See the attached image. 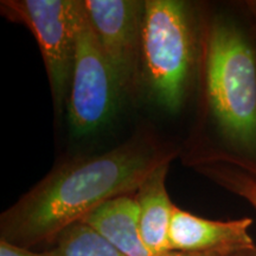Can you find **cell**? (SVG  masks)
Returning a JSON list of instances; mask_svg holds the SVG:
<instances>
[{
	"label": "cell",
	"mask_w": 256,
	"mask_h": 256,
	"mask_svg": "<svg viewBox=\"0 0 256 256\" xmlns=\"http://www.w3.org/2000/svg\"><path fill=\"white\" fill-rule=\"evenodd\" d=\"M124 92L89 22L86 6L76 34V54L66 110L74 136H86L110 122Z\"/></svg>",
	"instance_id": "5b68a950"
},
{
	"label": "cell",
	"mask_w": 256,
	"mask_h": 256,
	"mask_svg": "<svg viewBox=\"0 0 256 256\" xmlns=\"http://www.w3.org/2000/svg\"><path fill=\"white\" fill-rule=\"evenodd\" d=\"M252 8H254V10H255V14H256V4L252 5Z\"/></svg>",
	"instance_id": "5bb4252c"
},
{
	"label": "cell",
	"mask_w": 256,
	"mask_h": 256,
	"mask_svg": "<svg viewBox=\"0 0 256 256\" xmlns=\"http://www.w3.org/2000/svg\"><path fill=\"white\" fill-rule=\"evenodd\" d=\"M0 256H48L46 252H36L31 249L22 248L18 246L0 240Z\"/></svg>",
	"instance_id": "7c38bea8"
},
{
	"label": "cell",
	"mask_w": 256,
	"mask_h": 256,
	"mask_svg": "<svg viewBox=\"0 0 256 256\" xmlns=\"http://www.w3.org/2000/svg\"><path fill=\"white\" fill-rule=\"evenodd\" d=\"M197 168L220 186L247 200L256 210V177L246 170L220 160H200Z\"/></svg>",
	"instance_id": "8fae6325"
},
{
	"label": "cell",
	"mask_w": 256,
	"mask_h": 256,
	"mask_svg": "<svg viewBox=\"0 0 256 256\" xmlns=\"http://www.w3.org/2000/svg\"><path fill=\"white\" fill-rule=\"evenodd\" d=\"M168 168L170 162H166L153 170L134 196L140 236L146 247L156 254L170 252V224L176 206L166 190Z\"/></svg>",
	"instance_id": "9c48e42d"
},
{
	"label": "cell",
	"mask_w": 256,
	"mask_h": 256,
	"mask_svg": "<svg viewBox=\"0 0 256 256\" xmlns=\"http://www.w3.org/2000/svg\"><path fill=\"white\" fill-rule=\"evenodd\" d=\"M84 2L6 0L5 14L30 28L40 49L56 108L66 104L76 54V34Z\"/></svg>",
	"instance_id": "277c9868"
},
{
	"label": "cell",
	"mask_w": 256,
	"mask_h": 256,
	"mask_svg": "<svg viewBox=\"0 0 256 256\" xmlns=\"http://www.w3.org/2000/svg\"><path fill=\"white\" fill-rule=\"evenodd\" d=\"M256 30L229 14L211 18L204 50L208 114L220 160L256 177Z\"/></svg>",
	"instance_id": "7a4b0ae2"
},
{
	"label": "cell",
	"mask_w": 256,
	"mask_h": 256,
	"mask_svg": "<svg viewBox=\"0 0 256 256\" xmlns=\"http://www.w3.org/2000/svg\"><path fill=\"white\" fill-rule=\"evenodd\" d=\"M194 17L184 2H145L142 66L154 100L170 112L183 104L197 63Z\"/></svg>",
	"instance_id": "3957f363"
},
{
	"label": "cell",
	"mask_w": 256,
	"mask_h": 256,
	"mask_svg": "<svg viewBox=\"0 0 256 256\" xmlns=\"http://www.w3.org/2000/svg\"><path fill=\"white\" fill-rule=\"evenodd\" d=\"M252 220L249 217L230 220H208L174 206L168 232L170 252H218L228 254L252 247L249 235Z\"/></svg>",
	"instance_id": "52a82bcc"
},
{
	"label": "cell",
	"mask_w": 256,
	"mask_h": 256,
	"mask_svg": "<svg viewBox=\"0 0 256 256\" xmlns=\"http://www.w3.org/2000/svg\"><path fill=\"white\" fill-rule=\"evenodd\" d=\"M48 256H124L106 236L84 222H78L60 234Z\"/></svg>",
	"instance_id": "30bf717a"
},
{
	"label": "cell",
	"mask_w": 256,
	"mask_h": 256,
	"mask_svg": "<svg viewBox=\"0 0 256 256\" xmlns=\"http://www.w3.org/2000/svg\"><path fill=\"white\" fill-rule=\"evenodd\" d=\"M89 22L122 92L136 84L142 66L145 2L87 0Z\"/></svg>",
	"instance_id": "8992f818"
},
{
	"label": "cell",
	"mask_w": 256,
	"mask_h": 256,
	"mask_svg": "<svg viewBox=\"0 0 256 256\" xmlns=\"http://www.w3.org/2000/svg\"><path fill=\"white\" fill-rule=\"evenodd\" d=\"M224 256H256V244L252 246V247L238 249V250H234Z\"/></svg>",
	"instance_id": "4fadbf2b"
},
{
	"label": "cell",
	"mask_w": 256,
	"mask_h": 256,
	"mask_svg": "<svg viewBox=\"0 0 256 256\" xmlns=\"http://www.w3.org/2000/svg\"><path fill=\"white\" fill-rule=\"evenodd\" d=\"M82 222L106 236L124 256H224L218 252H168L156 254L142 242L138 223V204L133 196L108 200Z\"/></svg>",
	"instance_id": "ba28073f"
},
{
	"label": "cell",
	"mask_w": 256,
	"mask_h": 256,
	"mask_svg": "<svg viewBox=\"0 0 256 256\" xmlns=\"http://www.w3.org/2000/svg\"><path fill=\"white\" fill-rule=\"evenodd\" d=\"M177 152L151 138H133L101 154L64 162L0 218V240L32 249L54 243L108 200L130 196L153 170Z\"/></svg>",
	"instance_id": "6da1fadb"
}]
</instances>
